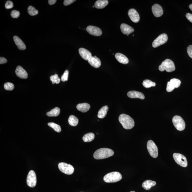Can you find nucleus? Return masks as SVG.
Returning a JSON list of instances; mask_svg holds the SVG:
<instances>
[{"mask_svg": "<svg viewBox=\"0 0 192 192\" xmlns=\"http://www.w3.org/2000/svg\"><path fill=\"white\" fill-rule=\"evenodd\" d=\"M175 87L174 86L170 81H169L167 83L166 90L167 92H170L172 91L175 89Z\"/></svg>", "mask_w": 192, "mask_h": 192, "instance_id": "obj_35", "label": "nucleus"}, {"mask_svg": "<svg viewBox=\"0 0 192 192\" xmlns=\"http://www.w3.org/2000/svg\"><path fill=\"white\" fill-rule=\"evenodd\" d=\"M113 150L108 148H101L96 151L94 153V158L96 159H102L109 158L114 155Z\"/></svg>", "mask_w": 192, "mask_h": 192, "instance_id": "obj_1", "label": "nucleus"}, {"mask_svg": "<svg viewBox=\"0 0 192 192\" xmlns=\"http://www.w3.org/2000/svg\"><path fill=\"white\" fill-rule=\"evenodd\" d=\"M13 39L16 45L19 50H24L26 49L25 45L21 39L17 36H14Z\"/></svg>", "mask_w": 192, "mask_h": 192, "instance_id": "obj_19", "label": "nucleus"}, {"mask_svg": "<svg viewBox=\"0 0 192 192\" xmlns=\"http://www.w3.org/2000/svg\"><path fill=\"white\" fill-rule=\"evenodd\" d=\"M56 2V0H49L48 3L50 5H54Z\"/></svg>", "mask_w": 192, "mask_h": 192, "instance_id": "obj_42", "label": "nucleus"}, {"mask_svg": "<svg viewBox=\"0 0 192 192\" xmlns=\"http://www.w3.org/2000/svg\"><path fill=\"white\" fill-rule=\"evenodd\" d=\"M20 15V13L19 11L13 10L11 13L12 17L13 18H19Z\"/></svg>", "mask_w": 192, "mask_h": 192, "instance_id": "obj_36", "label": "nucleus"}, {"mask_svg": "<svg viewBox=\"0 0 192 192\" xmlns=\"http://www.w3.org/2000/svg\"><path fill=\"white\" fill-rule=\"evenodd\" d=\"M90 108V105L87 103L79 104L77 106V110L82 113H86L89 111Z\"/></svg>", "mask_w": 192, "mask_h": 192, "instance_id": "obj_21", "label": "nucleus"}, {"mask_svg": "<svg viewBox=\"0 0 192 192\" xmlns=\"http://www.w3.org/2000/svg\"><path fill=\"white\" fill-rule=\"evenodd\" d=\"M16 75L20 78L23 79H27L28 74L26 71L21 66H18L15 71Z\"/></svg>", "mask_w": 192, "mask_h": 192, "instance_id": "obj_14", "label": "nucleus"}, {"mask_svg": "<svg viewBox=\"0 0 192 192\" xmlns=\"http://www.w3.org/2000/svg\"><path fill=\"white\" fill-rule=\"evenodd\" d=\"M152 11L153 14L156 17H161L163 15V11L161 6L158 4H155L152 7Z\"/></svg>", "mask_w": 192, "mask_h": 192, "instance_id": "obj_13", "label": "nucleus"}, {"mask_svg": "<svg viewBox=\"0 0 192 192\" xmlns=\"http://www.w3.org/2000/svg\"><path fill=\"white\" fill-rule=\"evenodd\" d=\"M173 123L176 129L179 131H182L185 129V123L184 121L181 116L176 115L172 119Z\"/></svg>", "mask_w": 192, "mask_h": 192, "instance_id": "obj_5", "label": "nucleus"}, {"mask_svg": "<svg viewBox=\"0 0 192 192\" xmlns=\"http://www.w3.org/2000/svg\"><path fill=\"white\" fill-rule=\"evenodd\" d=\"M156 185V181L150 180H147L143 182L142 184V187L144 188L146 190H150L151 187L154 186Z\"/></svg>", "mask_w": 192, "mask_h": 192, "instance_id": "obj_23", "label": "nucleus"}, {"mask_svg": "<svg viewBox=\"0 0 192 192\" xmlns=\"http://www.w3.org/2000/svg\"><path fill=\"white\" fill-rule=\"evenodd\" d=\"M75 1V0H65L63 4L67 6L74 3Z\"/></svg>", "mask_w": 192, "mask_h": 192, "instance_id": "obj_39", "label": "nucleus"}, {"mask_svg": "<svg viewBox=\"0 0 192 192\" xmlns=\"http://www.w3.org/2000/svg\"><path fill=\"white\" fill-rule=\"evenodd\" d=\"M13 3L11 1H8L6 2L5 5V7L6 9H11L13 7Z\"/></svg>", "mask_w": 192, "mask_h": 192, "instance_id": "obj_37", "label": "nucleus"}, {"mask_svg": "<svg viewBox=\"0 0 192 192\" xmlns=\"http://www.w3.org/2000/svg\"><path fill=\"white\" fill-rule=\"evenodd\" d=\"M173 157L175 162L180 166L183 167H186L187 166V158L183 154L178 153H174L173 154Z\"/></svg>", "mask_w": 192, "mask_h": 192, "instance_id": "obj_8", "label": "nucleus"}, {"mask_svg": "<svg viewBox=\"0 0 192 192\" xmlns=\"http://www.w3.org/2000/svg\"><path fill=\"white\" fill-rule=\"evenodd\" d=\"M118 120L124 129L130 130L134 127V120L129 115L122 114L119 116Z\"/></svg>", "mask_w": 192, "mask_h": 192, "instance_id": "obj_2", "label": "nucleus"}, {"mask_svg": "<svg viewBox=\"0 0 192 192\" xmlns=\"http://www.w3.org/2000/svg\"><path fill=\"white\" fill-rule=\"evenodd\" d=\"M167 40H168V37L166 34H161L153 42L152 46L154 48H157L165 44L167 41Z\"/></svg>", "mask_w": 192, "mask_h": 192, "instance_id": "obj_9", "label": "nucleus"}, {"mask_svg": "<svg viewBox=\"0 0 192 192\" xmlns=\"http://www.w3.org/2000/svg\"><path fill=\"white\" fill-rule=\"evenodd\" d=\"M79 52L81 58L86 61H88L92 56L91 53L84 48H80Z\"/></svg>", "mask_w": 192, "mask_h": 192, "instance_id": "obj_15", "label": "nucleus"}, {"mask_svg": "<svg viewBox=\"0 0 192 192\" xmlns=\"http://www.w3.org/2000/svg\"><path fill=\"white\" fill-rule=\"evenodd\" d=\"M127 95L128 97L131 98H138L142 100L145 98L144 94L140 92L134 91H130L128 92Z\"/></svg>", "mask_w": 192, "mask_h": 192, "instance_id": "obj_16", "label": "nucleus"}, {"mask_svg": "<svg viewBox=\"0 0 192 192\" xmlns=\"http://www.w3.org/2000/svg\"><path fill=\"white\" fill-rule=\"evenodd\" d=\"M187 52L189 56L192 58V45L189 46L187 48Z\"/></svg>", "mask_w": 192, "mask_h": 192, "instance_id": "obj_38", "label": "nucleus"}, {"mask_svg": "<svg viewBox=\"0 0 192 192\" xmlns=\"http://www.w3.org/2000/svg\"><path fill=\"white\" fill-rule=\"evenodd\" d=\"M14 86L13 84L10 82H7L4 84V88L6 90L11 91L14 89Z\"/></svg>", "mask_w": 192, "mask_h": 192, "instance_id": "obj_33", "label": "nucleus"}, {"mask_svg": "<svg viewBox=\"0 0 192 192\" xmlns=\"http://www.w3.org/2000/svg\"><path fill=\"white\" fill-rule=\"evenodd\" d=\"M108 3L109 2L107 0H98L95 2L94 6L96 8L102 9L107 6Z\"/></svg>", "mask_w": 192, "mask_h": 192, "instance_id": "obj_22", "label": "nucleus"}, {"mask_svg": "<svg viewBox=\"0 0 192 192\" xmlns=\"http://www.w3.org/2000/svg\"><path fill=\"white\" fill-rule=\"evenodd\" d=\"M108 110H109V107L107 105L104 106L101 108L98 113V118H104L107 115Z\"/></svg>", "mask_w": 192, "mask_h": 192, "instance_id": "obj_24", "label": "nucleus"}, {"mask_svg": "<svg viewBox=\"0 0 192 192\" xmlns=\"http://www.w3.org/2000/svg\"><path fill=\"white\" fill-rule=\"evenodd\" d=\"M130 192H135L134 191H131Z\"/></svg>", "mask_w": 192, "mask_h": 192, "instance_id": "obj_44", "label": "nucleus"}, {"mask_svg": "<svg viewBox=\"0 0 192 192\" xmlns=\"http://www.w3.org/2000/svg\"><path fill=\"white\" fill-rule=\"evenodd\" d=\"M88 62L89 64L91 66L94 67L95 68H98L101 66V60L96 56L94 57L91 56V58L88 61Z\"/></svg>", "mask_w": 192, "mask_h": 192, "instance_id": "obj_17", "label": "nucleus"}, {"mask_svg": "<svg viewBox=\"0 0 192 192\" xmlns=\"http://www.w3.org/2000/svg\"><path fill=\"white\" fill-rule=\"evenodd\" d=\"M170 81L175 88L179 87L181 83V81L180 80L176 78L171 79Z\"/></svg>", "mask_w": 192, "mask_h": 192, "instance_id": "obj_32", "label": "nucleus"}, {"mask_svg": "<svg viewBox=\"0 0 192 192\" xmlns=\"http://www.w3.org/2000/svg\"><path fill=\"white\" fill-rule=\"evenodd\" d=\"M147 148L151 156L156 158L158 156V148L155 143L152 140H149L147 143Z\"/></svg>", "mask_w": 192, "mask_h": 192, "instance_id": "obj_6", "label": "nucleus"}, {"mask_svg": "<svg viewBox=\"0 0 192 192\" xmlns=\"http://www.w3.org/2000/svg\"><path fill=\"white\" fill-rule=\"evenodd\" d=\"M48 125L50 127L53 128L55 131L60 132L61 131V127L58 124L54 123V122H49L48 124Z\"/></svg>", "mask_w": 192, "mask_h": 192, "instance_id": "obj_30", "label": "nucleus"}, {"mask_svg": "<svg viewBox=\"0 0 192 192\" xmlns=\"http://www.w3.org/2000/svg\"><path fill=\"white\" fill-rule=\"evenodd\" d=\"M60 109L58 107H56L47 113V115L49 117H56L60 115Z\"/></svg>", "mask_w": 192, "mask_h": 192, "instance_id": "obj_25", "label": "nucleus"}, {"mask_svg": "<svg viewBox=\"0 0 192 192\" xmlns=\"http://www.w3.org/2000/svg\"><path fill=\"white\" fill-rule=\"evenodd\" d=\"M28 13L31 16H34L37 15L38 12L35 8L32 6L28 7Z\"/></svg>", "mask_w": 192, "mask_h": 192, "instance_id": "obj_29", "label": "nucleus"}, {"mask_svg": "<svg viewBox=\"0 0 192 192\" xmlns=\"http://www.w3.org/2000/svg\"><path fill=\"white\" fill-rule=\"evenodd\" d=\"M69 74V71L68 70H66L65 71L63 75L61 77V80L62 81H68Z\"/></svg>", "mask_w": 192, "mask_h": 192, "instance_id": "obj_34", "label": "nucleus"}, {"mask_svg": "<svg viewBox=\"0 0 192 192\" xmlns=\"http://www.w3.org/2000/svg\"><path fill=\"white\" fill-rule=\"evenodd\" d=\"M159 69L161 71L165 70L167 72H172L175 69L174 63L172 60L167 59L159 66Z\"/></svg>", "mask_w": 192, "mask_h": 192, "instance_id": "obj_4", "label": "nucleus"}, {"mask_svg": "<svg viewBox=\"0 0 192 192\" xmlns=\"http://www.w3.org/2000/svg\"><path fill=\"white\" fill-rule=\"evenodd\" d=\"M58 168L61 172L67 175H71L74 172V168L71 164L61 162L59 163Z\"/></svg>", "mask_w": 192, "mask_h": 192, "instance_id": "obj_7", "label": "nucleus"}, {"mask_svg": "<svg viewBox=\"0 0 192 192\" xmlns=\"http://www.w3.org/2000/svg\"><path fill=\"white\" fill-rule=\"evenodd\" d=\"M186 17L188 20H189L190 22L192 23V14L187 13L186 15Z\"/></svg>", "mask_w": 192, "mask_h": 192, "instance_id": "obj_40", "label": "nucleus"}, {"mask_svg": "<svg viewBox=\"0 0 192 192\" xmlns=\"http://www.w3.org/2000/svg\"><path fill=\"white\" fill-rule=\"evenodd\" d=\"M50 79L53 84H54L55 83L58 84L60 83L61 81L60 78L58 77V75L57 74L51 75L50 77Z\"/></svg>", "mask_w": 192, "mask_h": 192, "instance_id": "obj_31", "label": "nucleus"}, {"mask_svg": "<svg viewBox=\"0 0 192 192\" xmlns=\"http://www.w3.org/2000/svg\"><path fill=\"white\" fill-rule=\"evenodd\" d=\"M128 15L130 19L135 23H137L139 22L140 20L139 14L135 9H130L128 12Z\"/></svg>", "mask_w": 192, "mask_h": 192, "instance_id": "obj_12", "label": "nucleus"}, {"mask_svg": "<svg viewBox=\"0 0 192 192\" xmlns=\"http://www.w3.org/2000/svg\"><path fill=\"white\" fill-rule=\"evenodd\" d=\"M86 30L88 32L92 35L99 36L102 34L101 30L97 26L89 25L87 26Z\"/></svg>", "mask_w": 192, "mask_h": 192, "instance_id": "obj_11", "label": "nucleus"}, {"mask_svg": "<svg viewBox=\"0 0 192 192\" xmlns=\"http://www.w3.org/2000/svg\"><path fill=\"white\" fill-rule=\"evenodd\" d=\"M143 85L146 88H150L152 87H155L156 83L148 79L145 80L143 82Z\"/></svg>", "mask_w": 192, "mask_h": 192, "instance_id": "obj_28", "label": "nucleus"}, {"mask_svg": "<svg viewBox=\"0 0 192 192\" xmlns=\"http://www.w3.org/2000/svg\"><path fill=\"white\" fill-rule=\"evenodd\" d=\"M7 60L5 58L2 57L0 58V64H5V63H7Z\"/></svg>", "mask_w": 192, "mask_h": 192, "instance_id": "obj_41", "label": "nucleus"}, {"mask_svg": "<svg viewBox=\"0 0 192 192\" xmlns=\"http://www.w3.org/2000/svg\"></svg>", "mask_w": 192, "mask_h": 192, "instance_id": "obj_45", "label": "nucleus"}, {"mask_svg": "<svg viewBox=\"0 0 192 192\" xmlns=\"http://www.w3.org/2000/svg\"><path fill=\"white\" fill-rule=\"evenodd\" d=\"M189 7L191 11H192V4L189 5Z\"/></svg>", "mask_w": 192, "mask_h": 192, "instance_id": "obj_43", "label": "nucleus"}, {"mask_svg": "<svg viewBox=\"0 0 192 192\" xmlns=\"http://www.w3.org/2000/svg\"><path fill=\"white\" fill-rule=\"evenodd\" d=\"M122 175L119 172L114 171L107 174L104 177V180L107 183L117 182L121 180Z\"/></svg>", "mask_w": 192, "mask_h": 192, "instance_id": "obj_3", "label": "nucleus"}, {"mask_svg": "<svg viewBox=\"0 0 192 192\" xmlns=\"http://www.w3.org/2000/svg\"><path fill=\"white\" fill-rule=\"evenodd\" d=\"M79 120L78 118L74 115L69 116L68 119V123L70 125L75 126L78 124Z\"/></svg>", "mask_w": 192, "mask_h": 192, "instance_id": "obj_27", "label": "nucleus"}, {"mask_svg": "<svg viewBox=\"0 0 192 192\" xmlns=\"http://www.w3.org/2000/svg\"><path fill=\"white\" fill-rule=\"evenodd\" d=\"M115 57L116 60L122 64H127L129 62V60H128V58L125 55L121 54V53H116L115 55Z\"/></svg>", "mask_w": 192, "mask_h": 192, "instance_id": "obj_20", "label": "nucleus"}, {"mask_svg": "<svg viewBox=\"0 0 192 192\" xmlns=\"http://www.w3.org/2000/svg\"><path fill=\"white\" fill-rule=\"evenodd\" d=\"M26 182L28 187H34L36 185L37 179L35 172L33 170H30L28 173Z\"/></svg>", "mask_w": 192, "mask_h": 192, "instance_id": "obj_10", "label": "nucleus"}, {"mask_svg": "<svg viewBox=\"0 0 192 192\" xmlns=\"http://www.w3.org/2000/svg\"><path fill=\"white\" fill-rule=\"evenodd\" d=\"M121 31L122 33L127 35L134 31V29L131 26L126 24H122L120 26Z\"/></svg>", "mask_w": 192, "mask_h": 192, "instance_id": "obj_18", "label": "nucleus"}, {"mask_svg": "<svg viewBox=\"0 0 192 192\" xmlns=\"http://www.w3.org/2000/svg\"><path fill=\"white\" fill-rule=\"evenodd\" d=\"M95 138V135L93 133H89L86 134L83 136V140L85 142H91Z\"/></svg>", "mask_w": 192, "mask_h": 192, "instance_id": "obj_26", "label": "nucleus"}]
</instances>
